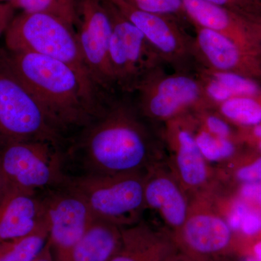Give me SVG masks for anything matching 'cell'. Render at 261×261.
<instances>
[{"label":"cell","instance_id":"d6a6232c","mask_svg":"<svg viewBox=\"0 0 261 261\" xmlns=\"http://www.w3.org/2000/svg\"><path fill=\"white\" fill-rule=\"evenodd\" d=\"M167 261H192L189 259L188 257L185 256V255H182L181 253H180L179 252L177 251V250H176L172 255H171V257L168 259Z\"/></svg>","mask_w":261,"mask_h":261},{"label":"cell","instance_id":"ffe728a7","mask_svg":"<svg viewBox=\"0 0 261 261\" xmlns=\"http://www.w3.org/2000/svg\"><path fill=\"white\" fill-rule=\"evenodd\" d=\"M215 108L226 121L241 128L261 123V94L232 98Z\"/></svg>","mask_w":261,"mask_h":261},{"label":"cell","instance_id":"d590c367","mask_svg":"<svg viewBox=\"0 0 261 261\" xmlns=\"http://www.w3.org/2000/svg\"><path fill=\"white\" fill-rule=\"evenodd\" d=\"M6 186V181H5L4 177H3V174L0 172V192L3 190V188Z\"/></svg>","mask_w":261,"mask_h":261},{"label":"cell","instance_id":"d6986e66","mask_svg":"<svg viewBox=\"0 0 261 261\" xmlns=\"http://www.w3.org/2000/svg\"><path fill=\"white\" fill-rule=\"evenodd\" d=\"M121 229L94 217L65 261H109L121 243Z\"/></svg>","mask_w":261,"mask_h":261},{"label":"cell","instance_id":"8d00e7d4","mask_svg":"<svg viewBox=\"0 0 261 261\" xmlns=\"http://www.w3.org/2000/svg\"><path fill=\"white\" fill-rule=\"evenodd\" d=\"M243 261H260L257 260V259L255 258V257L252 256H247L245 257V258H244V260Z\"/></svg>","mask_w":261,"mask_h":261},{"label":"cell","instance_id":"7c38bea8","mask_svg":"<svg viewBox=\"0 0 261 261\" xmlns=\"http://www.w3.org/2000/svg\"><path fill=\"white\" fill-rule=\"evenodd\" d=\"M232 230L212 211L190 210L185 224L170 233L177 251L192 261H217L232 245Z\"/></svg>","mask_w":261,"mask_h":261},{"label":"cell","instance_id":"ba28073f","mask_svg":"<svg viewBox=\"0 0 261 261\" xmlns=\"http://www.w3.org/2000/svg\"><path fill=\"white\" fill-rule=\"evenodd\" d=\"M63 147L45 141L13 144L0 151V172L7 185L42 192L62 185Z\"/></svg>","mask_w":261,"mask_h":261},{"label":"cell","instance_id":"5bb4252c","mask_svg":"<svg viewBox=\"0 0 261 261\" xmlns=\"http://www.w3.org/2000/svg\"><path fill=\"white\" fill-rule=\"evenodd\" d=\"M47 227L40 192L7 185L0 192V245Z\"/></svg>","mask_w":261,"mask_h":261},{"label":"cell","instance_id":"30bf717a","mask_svg":"<svg viewBox=\"0 0 261 261\" xmlns=\"http://www.w3.org/2000/svg\"><path fill=\"white\" fill-rule=\"evenodd\" d=\"M75 34L81 53L99 89L115 87L110 63L112 23L103 0H75Z\"/></svg>","mask_w":261,"mask_h":261},{"label":"cell","instance_id":"52a82bcc","mask_svg":"<svg viewBox=\"0 0 261 261\" xmlns=\"http://www.w3.org/2000/svg\"><path fill=\"white\" fill-rule=\"evenodd\" d=\"M136 92L137 109L148 121L166 123L202 108H214L195 72L168 74L161 68L144 80Z\"/></svg>","mask_w":261,"mask_h":261},{"label":"cell","instance_id":"7a4b0ae2","mask_svg":"<svg viewBox=\"0 0 261 261\" xmlns=\"http://www.w3.org/2000/svg\"><path fill=\"white\" fill-rule=\"evenodd\" d=\"M7 53L15 74L66 140L70 132H79L102 111L105 106L69 65L37 53Z\"/></svg>","mask_w":261,"mask_h":261},{"label":"cell","instance_id":"f1b7e54d","mask_svg":"<svg viewBox=\"0 0 261 261\" xmlns=\"http://www.w3.org/2000/svg\"><path fill=\"white\" fill-rule=\"evenodd\" d=\"M240 231L248 237L255 236L261 231V215L250 209L242 221Z\"/></svg>","mask_w":261,"mask_h":261},{"label":"cell","instance_id":"4fadbf2b","mask_svg":"<svg viewBox=\"0 0 261 261\" xmlns=\"http://www.w3.org/2000/svg\"><path fill=\"white\" fill-rule=\"evenodd\" d=\"M193 25L198 67L237 73L261 84V55L241 47L214 31Z\"/></svg>","mask_w":261,"mask_h":261},{"label":"cell","instance_id":"ab89813d","mask_svg":"<svg viewBox=\"0 0 261 261\" xmlns=\"http://www.w3.org/2000/svg\"><path fill=\"white\" fill-rule=\"evenodd\" d=\"M15 0H0V3H11Z\"/></svg>","mask_w":261,"mask_h":261},{"label":"cell","instance_id":"ac0fdd59","mask_svg":"<svg viewBox=\"0 0 261 261\" xmlns=\"http://www.w3.org/2000/svg\"><path fill=\"white\" fill-rule=\"evenodd\" d=\"M176 250L170 233L140 221L122 228L121 243L109 261H167Z\"/></svg>","mask_w":261,"mask_h":261},{"label":"cell","instance_id":"5b68a950","mask_svg":"<svg viewBox=\"0 0 261 261\" xmlns=\"http://www.w3.org/2000/svg\"><path fill=\"white\" fill-rule=\"evenodd\" d=\"M145 173L65 176L62 185L83 199L94 218L123 228L139 222L147 208Z\"/></svg>","mask_w":261,"mask_h":261},{"label":"cell","instance_id":"836d02e7","mask_svg":"<svg viewBox=\"0 0 261 261\" xmlns=\"http://www.w3.org/2000/svg\"><path fill=\"white\" fill-rule=\"evenodd\" d=\"M252 20L261 42V15H254L252 16Z\"/></svg>","mask_w":261,"mask_h":261},{"label":"cell","instance_id":"4dcf8cb0","mask_svg":"<svg viewBox=\"0 0 261 261\" xmlns=\"http://www.w3.org/2000/svg\"><path fill=\"white\" fill-rule=\"evenodd\" d=\"M260 183L247 182L240 190V196L244 201H257L260 191Z\"/></svg>","mask_w":261,"mask_h":261},{"label":"cell","instance_id":"4316f807","mask_svg":"<svg viewBox=\"0 0 261 261\" xmlns=\"http://www.w3.org/2000/svg\"><path fill=\"white\" fill-rule=\"evenodd\" d=\"M250 207L243 200L233 202L231 211L228 215L226 222L232 231H238L241 226L242 221L245 214L250 210Z\"/></svg>","mask_w":261,"mask_h":261},{"label":"cell","instance_id":"7402d4cb","mask_svg":"<svg viewBox=\"0 0 261 261\" xmlns=\"http://www.w3.org/2000/svg\"><path fill=\"white\" fill-rule=\"evenodd\" d=\"M10 4L15 10L53 15L75 31V0H15Z\"/></svg>","mask_w":261,"mask_h":261},{"label":"cell","instance_id":"74e56055","mask_svg":"<svg viewBox=\"0 0 261 261\" xmlns=\"http://www.w3.org/2000/svg\"><path fill=\"white\" fill-rule=\"evenodd\" d=\"M257 202H258V203L260 204V205L261 206V183L260 186V191H259L258 197H257Z\"/></svg>","mask_w":261,"mask_h":261},{"label":"cell","instance_id":"277c9868","mask_svg":"<svg viewBox=\"0 0 261 261\" xmlns=\"http://www.w3.org/2000/svg\"><path fill=\"white\" fill-rule=\"evenodd\" d=\"M27 141H45L62 147L66 143L15 74L6 49H0V151Z\"/></svg>","mask_w":261,"mask_h":261},{"label":"cell","instance_id":"2e32d148","mask_svg":"<svg viewBox=\"0 0 261 261\" xmlns=\"http://www.w3.org/2000/svg\"><path fill=\"white\" fill-rule=\"evenodd\" d=\"M194 130L192 113L166 122L165 130L166 140L175 153L180 184L189 190L203 187L208 178L207 161L196 143Z\"/></svg>","mask_w":261,"mask_h":261},{"label":"cell","instance_id":"8992f818","mask_svg":"<svg viewBox=\"0 0 261 261\" xmlns=\"http://www.w3.org/2000/svg\"><path fill=\"white\" fill-rule=\"evenodd\" d=\"M112 23L109 58L115 87L134 93L164 61L143 34L108 0H103Z\"/></svg>","mask_w":261,"mask_h":261},{"label":"cell","instance_id":"6da1fadb","mask_svg":"<svg viewBox=\"0 0 261 261\" xmlns=\"http://www.w3.org/2000/svg\"><path fill=\"white\" fill-rule=\"evenodd\" d=\"M137 107L113 101L63 149L65 176L145 173L159 162L162 141Z\"/></svg>","mask_w":261,"mask_h":261},{"label":"cell","instance_id":"9a60e30c","mask_svg":"<svg viewBox=\"0 0 261 261\" xmlns=\"http://www.w3.org/2000/svg\"><path fill=\"white\" fill-rule=\"evenodd\" d=\"M186 18L224 36L252 53L261 55V42L252 16L217 6L203 0H182Z\"/></svg>","mask_w":261,"mask_h":261},{"label":"cell","instance_id":"484cf974","mask_svg":"<svg viewBox=\"0 0 261 261\" xmlns=\"http://www.w3.org/2000/svg\"><path fill=\"white\" fill-rule=\"evenodd\" d=\"M246 15H261V0H203Z\"/></svg>","mask_w":261,"mask_h":261},{"label":"cell","instance_id":"9c48e42d","mask_svg":"<svg viewBox=\"0 0 261 261\" xmlns=\"http://www.w3.org/2000/svg\"><path fill=\"white\" fill-rule=\"evenodd\" d=\"M134 24L174 71L197 69L194 38L180 27L177 18L138 9L124 0H108Z\"/></svg>","mask_w":261,"mask_h":261},{"label":"cell","instance_id":"cb8c5ba5","mask_svg":"<svg viewBox=\"0 0 261 261\" xmlns=\"http://www.w3.org/2000/svg\"><path fill=\"white\" fill-rule=\"evenodd\" d=\"M203 68L212 78L226 87L235 97L261 94V84L252 79L230 72Z\"/></svg>","mask_w":261,"mask_h":261},{"label":"cell","instance_id":"44dd1931","mask_svg":"<svg viewBox=\"0 0 261 261\" xmlns=\"http://www.w3.org/2000/svg\"><path fill=\"white\" fill-rule=\"evenodd\" d=\"M49 240L48 227L0 245V261H34Z\"/></svg>","mask_w":261,"mask_h":261},{"label":"cell","instance_id":"f35d334b","mask_svg":"<svg viewBox=\"0 0 261 261\" xmlns=\"http://www.w3.org/2000/svg\"><path fill=\"white\" fill-rule=\"evenodd\" d=\"M254 143L256 145L257 147H258V149L261 151V140L257 141V142H255Z\"/></svg>","mask_w":261,"mask_h":261},{"label":"cell","instance_id":"f546056e","mask_svg":"<svg viewBox=\"0 0 261 261\" xmlns=\"http://www.w3.org/2000/svg\"><path fill=\"white\" fill-rule=\"evenodd\" d=\"M15 10L10 3H0V37L9 27L15 17Z\"/></svg>","mask_w":261,"mask_h":261},{"label":"cell","instance_id":"8fae6325","mask_svg":"<svg viewBox=\"0 0 261 261\" xmlns=\"http://www.w3.org/2000/svg\"><path fill=\"white\" fill-rule=\"evenodd\" d=\"M40 192L55 261H65L94 216L83 199L64 185Z\"/></svg>","mask_w":261,"mask_h":261},{"label":"cell","instance_id":"e575fe53","mask_svg":"<svg viewBox=\"0 0 261 261\" xmlns=\"http://www.w3.org/2000/svg\"><path fill=\"white\" fill-rule=\"evenodd\" d=\"M252 256L261 261V241L257 242L252 247Z\"/></svg>","mask_w":261,"mask_h":261},{"label":"cell","instance_id":"e0dca14e","mask_svg":"<svg viewBox=\"0 0 261 261\" xmlns=\"http://www.w3.org/2000/svg\"><path fill=\"white\" fill-rule=\"evenodd\" d=\"M145 197L147 208L158 212L172 233L185 224L190 208L183 187L158 163L146 171Z\"/></svg>","mask_w":261,"mask_h":261},{"label":"cell","instance_id":"1f68e13d","mask_svg":"<svg viewBox=\"0 0 261 261\" xmlns=\"http://www.w3.org/2000/svg\"><path fill=\"white\" fill-rule=\"evenodd\" d=\"M34 261H55L54 256H53V250H51L50 244L48 243L44 250L39 254V256Z\"/></svg>","mask_w":261,"mask_h":261},{"label":"cell","instance_id":"603a6c76","mask_svg":"<svg viewBox=\"0 0 261 261\" xmlns=\"http://www.w3.org/2000/svg\"><path fill=\"white\" fill-rule=\"evenodd\" d=\"M194 133L196 143L207 161H224L232 157L236 152V145L233 140L220 138L211 135L207 130L197 126L195 123Z\"/></svg>","mask_w":261,"mask_h":261},{"label":"cell","instance_id":"3957f363","mask_svg":"<svg viewBox=\"0 0 261 261\" xmlns=\"http://www.w3.org/2000/svg\"><path fill=\"white\" fill-rule=\"evenodd\" d=\"M5 36L7 50L37 53L69 65L98 99L99 88L84 62L75 31L64 22L46 13L22 11L15 15Z\"/></svg>","mask_w":261,"mask_h":261},{"label":"cell","instance_id":"83f0119b","mask_svg":"<svg viewBox=\"0 0 261 261\" xmlns=\"http://www.w3.org/2000/svg\"><path fill=\"white\" fill-rule=\"evenodd\" d=\"M237 177L243 183L257 182L261 183V157L255 159L250 164L240 168L237 172Z\"/></svg>","mask_w":261,"mask_h":261},{"label":"cell","instance_id":"d4e9b609","mask_svg":"<svg viewBox=\"0 0 261 261\" xmlns=\"http://www.w3.org/2000/svg\"><path fill=\"white\" fill-rule=\"evenodd\" d=\"M138 9L173 18L186 17L182 0H124Z\"/></svg>","mask_w":261,"mask_h":261}]
</instances>
